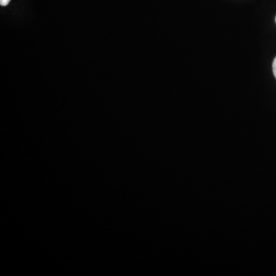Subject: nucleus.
Returning <instances> with one entry per match:
<instances>
[{"mask_svg": "<svg viewBox=\"0 0 276 276\" xmlns=\"http://www.w3.org/2000/svg\"><path fill=\"white\" fill-rule=\"evenodd\" d=\"M272 70L273 74H274V77L276 78V57L274 58V61H273Z\"/></svg>", "mask_w": 276, "mask_h": 276, "instance_id": "nucleus-1", "label": "nucleus"}, {"mask_svg": "<svg viewBox=\"0 0 276 276\" xmlns=\"http://www.w3.org/2000/svg\"><path fill=\"white\" fill-rule=\"evenodd\" d=\"M11 0H0V4L2 7H6V6L10 4Z\"/></svg>", "mask_w": 276, "mask_h": 276, "instance_id": "nucleus-2", "label": "nucleus"}, {"mask_svg": "<svg viewBox=\"0 0 276 276\" xmlns=\"http://www.w3.org/2000/svg\"><path fill=\"white\" fill-rule=\"evenodd\" d=\"M275 22H276V17H275Z\"/></svg>", "mask_w": 276, "mask_h": 276, "instance_id": "nucleus-3", "label": "nucleus"}]
</instances>
